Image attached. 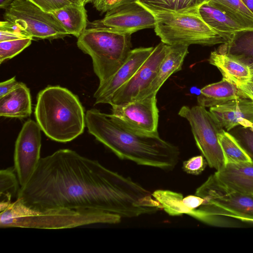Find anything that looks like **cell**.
<instances>
[{
    "instance_id": "1",
    "label": "cell",
    "mask_w": 253,
    "mask_h": 253,
    "mask_svg": "<svg viewBox=\"0 0 253 253\" xmlns=\"http://www.w3.org/2000/svg\"><path fill=\"white\" fill-rule=\"evenodd\" d=\"M17 200L37 210L100 211L132 218L162 210L149 190L97 160L69 149L43 158Z\"/></svg>"
},
{
    "instance_id": "2",
    "label": "cell",
    "mask_w": 253,
    "mask_h": 253,
    "mask_svg": "<svg viewBox=\"0 0 253 253\" xmlns=\"http://www.w3.org/2000/svg\"><path fill=\"white\" fill-rule=\"evenodd\" d=\"M88 132L122 160L137 165L171 170L180 156L179 148L159 135L140 133L123 125L113 114L88 110L85 115Z\"/></svg>"
},
{
    "instance_id": "3",
    "label": "cell",
    "mask_w": 253,
    "mask_h": 253,
    "mask_svg": "<svg viewBox=\"0 0 253 253\" xmlns=\"http://www.w3.org/2000/svg\"><path fill=\"white\" fill-rule=\"evenodd\" d=\"M37 122L51 139L70 142L82 134L85 115L78 97L68 89L49 85L41 90L35 109Z\"/></svg>"
},
{
    "instance_id": "4",
    "label": "cell",
    "mask_w": 253,
    "mask_h": 253,
    "mask_svg": "<svg viewBox=\"0 0 253 253\" xmlns=\"http://www.w3.org/2000/svg\"><path fill=\"white\" fill-rule=\"evenodd\" d=\"M119 215L100 211L63 208L37 210L18 200L0 212V227L43 229L72 228L93 224H118Z\"/></svg>"
},
{
    "instance_id": "5",
    "label": "cell",
    "mask_w": 253,
    "mask_h": 253,
    "mask_svg": "<svg viewBox=\"0 0 253 253\" xmlns=\"http://www.w3.org/2000/svg\"><path fill=\"white\" fill-rule=\"evenodd\" d=\"M195 195L204 199L202 204L189 215L207 224L229 225L228 218L253 223V194L232 190L211 175L199 187Z\"/></svg>"
},
{
    "instance_id": "6",
    "label": "cell",
    "mask_w": 253,
    "mask_h": 253,
    "mask_svg": "<svg viewBox=\"0 0 253 253\" xmlns=\"http://www.w3.org/2000/svg\"><path fill=\"white\" fill-rule=\"evenodd\" d=\"M78 38L77 46L89 55L99 84L112 77L123 65L131 50V35L94 21Z\"/></svg>"
},
{
    "instance_id": "7",
    "label": "cell",
    "mask_w": 253,
    "mask_h": 253,
    "mask_svg": "<svg viewBox=\"0 0 253 253\" xmlns=\"http://www.w3.org/2000/svg\"><path fill=\"white\" fill-rule=\"evenodd\" d=\"M151 11L156 19V34L167 45L212 46L227 42L204 21L199 6L179 11Z\"/></svg>"
},
{
    "instance_id": "8",
    "label": "cell",
    "mask_w": 253,
    "mask_h": 253,
    "mask_svg": "<svg viewBox=\"0 0 253 253\" xmlns=\"http://www.w3.org/2000/svg\"><path fill=\"white\" fill-rule=\"evenodd\" d=\"M178 114L188 122L196 144L210 167L216 171L223 169L225 159L218 139L223 128L211 112L199 105H184Z\"/></svg>"
},
{
    "instance_id": "9",
    "label": "cell",
    "mask_w": 253,
    "mask_h": 253,
    "mask_svg": "<svg viewBox=\"0 0 253 253\" xmlns=\"http://www.w3.org/2000/svg\"><path fill=\"white\" fill-rule=\"evenodd\" d=\"M3 18L33 38L51 40L70 35L51 13L29 0H14L5 9Z\"/></svg>"
},
{
    "instance_id": "10",
    "label": "cell",
    "mask_w": 253,
    "mask_h": 253,
    "mask_svg": "<svg viewBox=\"0 0 253 253\" xmlns=\"http://www.w3.org/2000/svg\"><path fill=\"white\" fill-rule=\"evenodd\" d=\"M41 130L37 122L29 119L23 124L16 140L14 168L20 187L30 180L41 158Z\"/></svg>"
},
{
    "instance_id": "11",
    "label": "cell",
    "mask_w": 253,
    "mask_h": 253,
    "mask_svg": "<svg viewBox=\"0 0 253 253\" xmlns=\"http://www.w3.org/2000/svg\"><path fill=\"white\" fill-rule=\"evenodd\" d=\"M170 47L162 42L154 47L135 74L114 94L110 105H121L139 100L157 76Z\"/></svg>"
},
{
    "instance_id": "12",
    "label": "cell",
    "mask_w": 253,
    "mask_h": 253,
    "mask_svg": "<svg viewBox=\"0 0 253 253\" xmlns=\"http://www.w3.org/2000/svg\"><path fill=\"white\" fill-rule=\"evenodd\" d=\"M157 94L121 105H112V114L126 126L140 133L158 135Z\"/></svg>"
},
{
    "instance_id": "13",
    "label": "cell",
    "mask_w": 253,
    "mask_h": 253,
    "mask_svg": "<svg viewBox=\"0 0 253 253\" xmlns=\"http://www.w3.org/2000/svg\"><path fill=\"white\" fill-rule=\"evenodd\" d=\"M106 13L99 20L102 24L130 35L156 23L154 13L137 0H128Z\"/></svg>"
},
{
    "instance_id": "14",
    "label": "cell",
    "mask_w": 253,
    "mask_h": 253,
    "mask_svg": "<svg viewBox=\"0 0 253 253\" xmlns=\"http://www.w3.org/2000/svg\"><path fill=\"white\" fill-rule=\"evenodd\" d=\"M154 47L131 49L123 65L109 79L99 84L94 93L95 104H109L114 94L135 74L150 56Z\"/></svg>"
},
{
    "instance_id": "15",
    "label": "cell",
    "mask_w": 253,
    "mask_h": 253,
    "mask_svg": "<svg viewBox=\"0 0 253 253\" xmlns=\"http://www.w3.org/2000/svg\"><path fill=\"white\" fill-rule=\"evenodd\" d=\"M221 127L229 131L238 126L250 127L253 123V100L241 97L210 108Z\"/></svg>"
},
{
    "instance_id": "16",
    "label": "cell",
    "mask_w": 253,
    "mask_h": 253,
    "mask_svg": "<svg viewBox=\"0 0 253 253\" xmlns=\"http://www.w3.org/2000/svg\"><path fill=\"white\" fill-rule=\"evenodd\" d=\"M214 174L227 188L239 192L253 191V162L227 163Z\"/></svg>"
},
{
    "instance_id": "17",
    "label": "cell",
    "mask_w": 253,
    "mask_h": 253,
    "mask_svg": "<svg viewBox=\"0 0 253 253\" xmlns=\"http://www.w3.org/2000/svg\"><path fill=\"white\" fill-rule=\"evenodd\" d=\"M253 69V28L235 33L225 43L216 50Z\"/></svg>"
},
{
    "instance_id": "18",
    "label": "cell",
    "mask_w": 253,
    "mask_h": 253,
    "mask_svg": "<svg viewBox=\"0 0 253 253\" xmlns=\"http://www.w3.org/2000/svg\"><path fill=\"white\" fill-rule=\"evenodd\" d=\"M170 46L169 50L162 62L157 76L140 99L157 94L158 90L169 77L181 70L184 60L189 53V46Z\"/></svg>"
},
{
    "instance_id": "19",
    "label": "cell",
    "mask_w": 253,
    "mask_h": 253,
    "mask_svg": "<svg viewBox=\"0 0 253 253\" xmlns=\"http://www.w3.org/2000/svg\"><path fill=\"white\" fill-rule=\"evenodd\" d=\"M241 97H248L235 84L222 78L218 82L203 87L197 97V102L199 105L211 108Z\"/></svg>"
},
{
    "instance_id": "20",
    "label": "cell",
    "mask_w": 253,
    "mask_h": 253,
    "mask_svg": "<svg viewBox=\"0 0 253 253\" xmlns=\"http://www.w3.org/2000/svg\"><path fill=\"white\" fill-rule=\"evenodd\" d=\"M30 91L25 84H20L7 95L0 98V116L5 118L24 119L32 113Z\"/></svg>"
},
{
    "instance_id": "21",
    "label": "cell",
    "mask_w": 253,
    "mask_h": 253,
    "mask_svg": "<svg viewBox=\"0 0 253 253\" xmlns=\"http://www.w3.org/2000/svg\"><path fill=\"white\" fill-rule=\"evenodd\" d=\"M199 11L204 21L227 42L235 33L247 29L209 3L199 6Z\"/></svg>"
},
{
    "instance_id": "22",
    "label": "cell",
    "mask_w": 253,
    "mask_h": 253,
    "mask_svg": "<svg viewBox=\"0 0 253 253\" xmlns=\"http://www.w3.org/2000/svg\"><path fill=\"white\" fill-rule=\"evenodd\" d=\"M50 13L69 35L77 38L87 27V15L84 4L72 3Z\"/></svg>"
},
{
    "instance_id": "23",
    "label": "cell",
    "mask_w": 253,
    "mask_h": 253,
    "mask_svg": "<svg viewBox=\"0 0 253 253\" xmlns=\"http://www.w3.org/2000/svg\"><path fill=\"white\" fill-rule=\"evenodd\" d=\"M208 61L220 71L223 78L234 84L248 79L252 76L249 67L216 50L211 53Z\"/></svg>"
},
{
    "instance_id": "24",
    "label": "cell",
    "mask_w": 253,
    "mask_h": 253,
    "mask_svg": "<svg viewBox=\"0 0 253 253\" xmlns=\"http://www.w3.org/2000/svg\"><path fill=\"white\" fill-rule=\"evenodd\" d=\"M208 3L245 28H253V14L242 0H211Z\"/></svg>"
},
{
    "instance_id": "25",
    "label": "cell",
    "mask_w": 253,
    "mask_h": 253,
    "mask_svg": "<svg viewBox=\"0 0 253 253\" xmlns=\"http://www.w3.org/2000/svg\"><path fill=\"white\" fill-rule=\"evenodd\" d=\"M219 142L227 163L252 162L236 138L223 129L218 134Z\"/></svg>"
},
{
    "instance_id": "26",
    "label": "cell",
    "mask_w": 253,
    "mask_h": 253,
    "mask_svg": "<svg viewBox=\"0 0 253 253\" xmlns=\"http://www.w3.org/2000/svg\"><path fill=\"white\" fill-rule=\"evenodd\" d=\"M14 168H9L0 171V211L6 210L12 203L20 189L19 180L14 173Z\"/></svg>"
},
{
    "instance_id": "27",
    "label": "cell",
    "mask_w": 253,
    "mask_h": 253,
    "mask_svg": "<svg viewBox=\"0 0 253 253\" xmlns=\"http://www.w3.org/2000/svg\"><path fill=\"white\" fill-rule=\"evenodd\" d=\"M153 197L161 204L162 209L169 215L183 214L181 193L170 190H157L152 193Z\"/></svg>"
},
{
    "instance_id": "28",
    "label": "cell",
    "mask_w": 253,
    "mask_h": 253,
    "mask_svg": "<svg viewBox=\"0 0 253 253\" xmlns=\"http://www.w3.org/2000/svg\"><path fill=\"white\" fill-rule=\"evenodd\" d=\"M33 38L0 42V63H2L21 52L32 43Z\"/></svg>"
},
{
    "instance_id": "29",
    "label": "cell",
    "mask_w": 253,
    "mask_h": 253,
    "mask_svg": "<svg viewBox=\"0 0 253 253\" xmlns=\"http://www.w3.org/2000/svg\"><path fill=\"white\" fill-rule=\"evenodd\" d=\"M195 6L196 0H153L145 7L152 11H179Z\"/></svg>"
},
{
    "instance_id": "30",
    "label": "cell",
    "mask_w": 253,
    "mask_h": 253,
    "mask_svg": "<svg viewBox=\"0 0 253 253\" xmlns=\"http://www.w3.org/2000/svg\"><path fill=\"white\" fill-rule=\"evenodd\" d=\"M230 133L237 140L253 162V131L249 127H234Z\"/></svg>"
},
{
    "instance_id": "31",
    "label": "cell",
    "mask_w": 253,
    "mask_h": 253,
    "mask_svg": "<svg viewBox=\"0 0 253 253\" xmlns=\"http://www.w3.org/2000/svg\"><path fill=\"white\" fill-rule=\"evenodd\" d=\"M16 25L5 21L0 23V42L29 38Z\"/></svg>"
},
{
    "instance_id": "32",
    "label": "cell",
    "mask_w": 253,
    "mask_h": 253,
    "mask_svg": "<svg viewBox=\"0 0 253 253\" xmlns=\"http://www.w3.org/2000/svg\"><path fill=\"white\" fill-rule=\"evenodd\" d=\"M208 164L203 155H198L190 158L182 164V169L188 174L197 175L201 174Z\"/></svg>"
},
{
    "instance_id": "33",
    "label": "cell",
    "mask_w": 253,
    "mask_h": 253,
    "mask_svg": "<svg viewBox=\"0 0 253 253\" xmlns=\"http://www.w3.org/2000/svg\"><path fill=\"white\" fill-rule=\"evenodd\" d=\"M44 11L51 13L67 5L74 3L69 0H29Z\"/></svg>"
},
{
    "instance_id": "34",
    "label": "cell",
    "mask_w": 253,
    "mask_h": 253,
    "mask_svg": "<svg viewBox=\"0 0 253 253\" xmlns=\"http://www.w3.org/2000/svg\"><path fill=\"white\" fill-rule=\"evenodd\" d=\"M203 202L204 199L196 195L183 197L182 200L183 213L189 215L191 211L199 207Z\"/></svg>"
},
{
    "instance_id": "35",
    "label": "cell",
    "mask_w": 253,
    "mask_h": 253,
    "mask_svg": "<svg viewBox=\"0 0 253 253\" xmlns=\"http://www.w3.org/2000/svg\"><path fill=\"white\" fill-rule=\"evenodd\" d=\"M128 0H94V7L102 13L106 12Z\"/></svg>"
},
{
    "instance_id": "36",
    "label": "cell",
    "mask_w": 253,
    "mask_h": 253,
    "mask_svg": "<svg viewBox=\"0 0 253 253\" xmlns=\"http://www.w3.org/2000/svg\"><path fill=\"white\" fill-rule=\"evenodd\" d=\"M21 84L18 82L15 77L6 81L1 82L0 84V98L7 95L16 89Z\"/></svg>"
},
{
    "instance_id": "37",
    "label": "cell",
    "mask_w": 253,
    "mask_h": 253,
    "mask_svg": "<svg viewBox=\"0 0 253 253\" xmlns=\"http://www.w3.org/2000/svg\"><path fill=\"white\" fill-rule=\"evenodd\" d=\"M248 98L253 100V75L246 80L234 84Z\"/></svg>"
},
{
    "instance_id": "38",
    "label": "cell",
    "mask_w": 253,
    "mask_h": 253,
    "mask_svg": "<svg viewBox=\"0 0 253 253\" xmlns=\"http://www.w3.org/2000/svg\"><path fill=\"white\" fill-rule=\"evenodd\" d=\"M14 0H0V7L6 9Z\"/></svg>"
},
{
    "instance_id": "39",
    "label": "cell",
    "mask_w": 253,
    "mask_h": 253,
    "mask_svg": "<svg viewBox=\"0 0 253 253\" xmlns=\"http://www.w3.org/2000/svg\"><path fill=\"white\" fill-rule=\"evenodd\" d=\"M247 8L253 14V0H242Z\"/></svg>"
},
{
    "instance_id": "40",
    "label": "cell",
    "mask_w": 253,
    "mask_h": 253,
    "mask_svg": "<svg viewBox=\"0 0 253 253\" xmlns=\"http://www.w3.org/2000/svg\"><path fill=\"white\" fill-rule=\"evenodd\" d=\"M211 0H196V5L199 6L203 4L209 2Z\"/></svg>"
},
{
    "instance_id": "41",
    "label": "cell",
    "mask_w": 253,
    "mask_h": 253,
    "mask_svg": "<svg viewBox=\"0 0 253 253\" xmlns=\"http://www.w3.org/2000/svg\"><path fill=\"white\" fill-rule=\"evenodd\" d=\"M74 3L78 4H84L83 0H69Z\"/></svg>"
},
{
    "instance_id": "42",
    "label": "cell",
    "mask_w": 253,
    "mask_h": 253,
    "mask_svg": "<svg viewBox=\"0 0 253 253\" xmlns=\"http://www.w3.org/2000/svg\"><path fill=\"white\" fill-rule=\"evenodd\" d=\"M93 0H83L84 4H85L86 3H90V2H92V3Z\"/></svg>"
},
{
    "instance_id": "43",
    "label": "cell",
    "mask_w": 253,
    "mask_h": 253,
    "mask_svg": "<svg viewBox=\"0 0 253 253\" xmlns=\"http://www.w3.org/2000/svg\"><path fill=\"white\" fill-rule=\"evenodd\" d=\"M249 128L253 131V123H252L251 126L249 127Z\"/></svg>"
},
{
    "instance_id": "44",
    "label": "cell",
    "mask_w": 253,
    "mask_h": 253,
    "mask_svg": "<svg viewBox=\"0 0 253 253\" xmlns=\"http://www.w3.org/2000/svg\"><path fill=\"white\" fill-rule=\"evenodd\" d=\"M251 75H253V69L252 70H251Z\"/></svg>"
},
{
    "instance_id": "45",
    "label": "cell",
    "mask_w": 253,
    "mask_h": 253,
    "mask_svg": "<svg viewBox=\"0 0 253 253\" xmlns=\"http://www.w3.org/2000/svg\"><path fill=\"white\" fill-rule=\"evenodd\" d=\"M252 193L253 194V191Z\"/></svg>"
}]
</instances>
